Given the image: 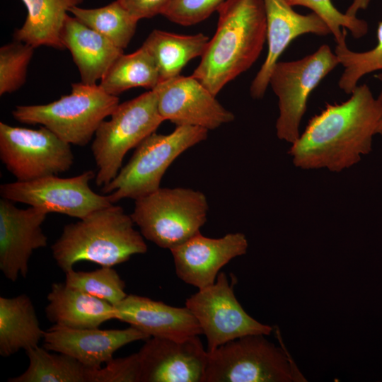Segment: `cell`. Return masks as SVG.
Instances as JSON below:
<instances>
[{"mask_svg": "<svg viewBox=\"0 0 382 382\" xmlns=\"http://www.w3.org/2000/svg\"><path fill=\"white\" fill-rule=\"evenodd\" d=\"M350 94L345 102L327 104L291 144L289 154L296 167L340 172L371 151L382 105L366 84L357 85Z\"/></svg>", "mask_w": 382, "mask_h": 382, "instance_id": "6da1fadb", "label": "cell"}, {"mask_svg": "<svg viewBox=\"0 0 382 382\" xmlns=\"http://www.w3.org/2000/svg\"><path fill=\"white\" fill-rule=\"evenodd\" d=\"M216 11L215 34L192 74L215 96L257 60L267 27L263 0H225Z\"/></svg>", "mask_w": 382, "mask_h": 382, "instance_id": "7a4b0ae2", "label": "cell"}, {"mask_svg": "<svg viewBox=\"0 0 382 382\" xmlns=\"http://www.w3.org/2000/svg\"><path fill=\"white\" fill-rule=\"evenodd\" d=\"M123 208L112 204L64 226L51 246L52 257L64 272L81 261L112 267L147 251L141 233Z\"/></svg>", "mask_w": 382, "mask_h": 382, "instance_id": "3957f363", "label": "cell"}, {"mask_svg": "<svg viewBox=\"0 0 382 382\" xmlns=\"http://www.w3.org/2000/svg\"><path fill=\"white\" fill-rule=\"evenodd\" d=\"M118 105V97L99 84L80 81L71 83L69 94L47 104L18 105L12 115L21 123L42 125L71 145L84 146Z\"/></svg>", "mask_w": 382, "mask_h": 382, "instance_id": "277c9868", "label": "cell"}, {"mask_svg": "<svg viewBox=\"0 0 382 382\" xmlns=\"http://www.w3.org/2000/svg\"><path fill=\"white\" fill-rule=\"evenodd\" d=\"M208 209L206 196L199 190L160 187L135 199L130 216L144 238L170 250L200 233Z\"/></svg>", "mask_w": 382, "mask_h": 382, "instance_id": "5b68a950", "label": "cell"}, {"mask_svg": "<svg viewBox=\"0 0 382 382\" xmlns=\"http://www.w3.org/2000/svg\"><path fill=\"white\" fill-rule=\"evenodd\" d=\"M208 131L198 127L176 126L168 134L152 133L136 147L129 162L102 187V192L115 204L125 198L135 200L156 191L171 163L186 150L205 140Z\"/></svg>", "mask_w": 382, "mask_h": 382, "instance_id": "8992f818", "label": "cell"}, {"mask_svg": "<svg viewBox=\"0 0 382 382\" xmlns=\"http://www.w3.org/2000/svg\"><path fill=\"white\" fill-rule=\"evenodd\" d=\"M304 381L283 346L277 347L265 335L241 337L208 352L204 382Z\"/></svg>", "mask_w": 382, "mask_h": 382, "instance_id": "52a82bcc", "label": "cell"}, {"mask_svg": "<svg viewBox=\"0 0 382 382\" xmlns=\"http://www.w3.org/2000/svg\"><path fill=\"white\" fill-rule=\"evenodd\" d=\"M163 122L154 90L119 103L110 119L98 127L91 145L98 168L96 185L110 183L121 169L126 154L155 132Z\"/></svg>", "mask_w": 382, "mask_h": 382, "instance_id": "ba28073f", "label": "cell"}, {"mask_svg": "<svg viewBox=\"0 0 382 382\" xmlns=\"http://www.w3.org/2000/svg\"><path fill=\"white\" fill-rule=\"evenodd\" d=\"M338 64L328 45L300 59L276 64L269 85L278 98L279 114L275 127L279 139L290 144L297 140L309 95Z\"/></svg>", "mask_w": 382, "mask_h": 382, "instance_id": "9c48e42d", "label": "cell"}, {"mask_svg": "<svg viewBox=\"0 0 382 382\" xmlns=\"http://www.w3.org/2000/svg\"><path fill=\"white\" fill-rule=\"evenodd\" d=\"M0 158L16 181L27 182L69 170L71 144L48 128L13 127L0 122Z\"/></svg>", "mask_w": 382, "mask_h": 382, "instance_id": "30bf717a", "label": "cell"}, {"mask_svg": "<svg viewBox=\"0 0 382 382\" xmlns=\"http://www.w3.org/2000/svg\"><path fill=\"white\" fill-rule=\"evenodd\" d=\"M185 306L197 320L210 352L231 340L250 335H269L273 330L247 313L237 300L224 272L214 284L191 295Z\"/></svg>", "mask_w": 382, "mask_h": 382, "instance_id": "8fae6325", "label": "cell"}, {"mask_svg": "<svg viewBox=\"0 0 382 382\" xmlns=\"http://www.w3.org/2000/svg\"><path fill=\"white\" fill-rule=\"evenodd\" d=\"M87 170L71 178L57 175L27 182L15 181L0 186V195L13 202H21L81 219L91 213L112 205L107 195L96 193L90 187L95 178Z\"/></svg>", "mask_w": 382, "mask_h": 382, "instance_id": "7c38bea8", "label": "cell"}, {"mask_svg": "<svg viewBox=\"0 0 382 382\" xmlns=\"http://www.w3.org/2000/svg\"><path fill=\"white\" fill-rule=\"evenodd\" d=\"M153 90L161 117L176 126L212 130L235 119V115L192 75H178L163 81Z\"/></svg>", "mask_w": 382, "mask_h": 382, "instance_id": "4fadbf2b", "label": "cell"}, {"mask_svg": "<svg viewBox=\"0 0 382 382\" xmlns=\"http://www.w3.org/2000/svg\"><path fill=\"white\" fill-rule=\"evenodd\" d=\"M139 382H204L208 352L199 335L150 337L137 352Z\"/></svg>", "mask_w": 382, "mask_h": 382, "instance_id": "5bb4252c", "label": "cell"}, {"mask_svg": "<svg viewBox=\"0 0 382 382\" xmlns=\"http://www.w3.org/2000/svg\"><path fill=\"white\" fill-rule=\"evenodd\" d=\"M48 214L39 207L19 209L11 201L0 199V270L7 279L26 278L33 251L47 246L41 226Z\"/></svg>", "mask_w": 382, "mask_h": 382, "instance_id": "9a60e30c", "label": "cell"}, {"mask_svg": "<svg viewBox=\"0 0 382 382\" xmlns=\"http://www.w3.org/2000/svg\"><path fill=\"white\" fill-rule=\"evenodd\" d=\"M248 248L240 232L212 238L201 233L170 250L179 279L198 289L216 282L221 269L232 259L243 255Z\"/></svg>", "mask_w": 382, "mask_h": 382, "instance_id": "2e32d148", "label": "cell"}, {"mask_svg": "<svg viewBox=\"0 0 382 382\" xmlns=\"http://www.w3.org/2000/svg\"><path fill=\"white\" fill-rule=\"evenodd\" d=\"M263 2L267 53L250 85V93L255 99H261L264 96L274 67L293 40L306 33L320 36L331 34L325 21L313 12L300 14L286 0H263Z\"/></svg>", "mask_w": 382, "mask_h": 382, "instance_id": "e0dca14e", "label": "cell"}, {"mask_svg": "<svg viewBox=\"0 0 382 382\" xmlns=\"http://www.w3.org/2000/svg\"><path fill=\"white\" fill-rule=\"evenodd\" d=\"M150 338L129 326L125 329L99 328L74 329L54 325L45 331L44 347L72 357L84 365L98 369L112 361L120 348L138 340Z\"/></svg>", "mask_w": 382, "mask_h": 382, "instance_id": "ac0fdd59", "label": "cell"}, {"mask_svg": "<svg viewBox=\"0 0 382 382\" xmlns=\"http://www.w3.org/2000/svg\"><path fill=\"white\" fill-rule=\"evenodd\" d=\"M115 319L126 323L149 337L181 340L202 334L192 312L147 297L127 294L114 306Z\"/></svg>", "mask_w": 382, "mask_h": 382, "instance_id": "d6986e66", "label": "cell"}, {"mask_svg": "<svg viewBox=\"0 0 382 382\" xmlns=\"http://www.w3.org/2000/svg\"><path fill=\"white\" fill-rule=\"evenodd\" d=\"M61 39L72 56L81 76V81L96 84L100 81L114 62L124 53L104 36L67 15Z\"/></svg>", "mask_w": 382, "mask_h": 382, "instance_id": "ffe728a7", "label": "cell"}, {"mask_svg": "<svg viewBox=\"0 0 382 382\" xmlns=\"http://www.w3.org/2000/svg\"><path fill=\"white\" fill-rule=\"evenodd\" d=\"M47 299L46 317L54 325L74 329L96 328L115 319L113 305L65 283H53Z\"/></svg>", "mask_w": 382, "mask_h": 382, "instance_id": "44dd1931", "label": "cell"}, {"mask_svg": "<svg viewBox=\"0 0 382 382\" xmlns=\"http://www.w3.org/2000/svg\"><path fill=\"white\" fill-rule=\"evenodd\" d=\"M29 359L27 369L8 382H108L107 369L88 367L75 358L52 354L44 347L25 351Z\"/></svg>", "mask_w": 382, "mask_h": 382, "instance_id": "7402d4cb", "label": "cell"}, {"mask_svg": "<svg viewBox=\"0 0 382 382\" xmlns=\"http://www.w3.org/2000/svg\"><path fill=\"white\" fill-rule=\"evenodd\" d=\"M45 331L31 299L25 294L12 298L0 297V355L15 353L38 346Z\"/></svg>", "mask_w": 382, "mask_h": 382, "instance_id": "603a6c76", "label": "cell"}, {"mask_svg": "<svg viewBox=\"0 0 382 382\" xmlns=\"http://www.w3.org/2000/svg\"><path fill=\"white\" fill-rule=\"evenodd\" d=\"M27 9L23 25L15 30L13 39L36 48L65 49L61 32L70 8L83 0H22Z\"/></svg>", "mask_w": 382, "mask_h": 382, "instance_id": "cb8c5ba5", "label": "cell"}, {"mask_svg": "<svg viewBox=\"0 0 382 382\" xmlns=\"http://www.w3.org/2000/svg\"><path fill=\"white\" fill-rule=\"evenodd\" d=\"M209 41L203 33L179 35L154 30L142 45L154 58L161 82L180 75L190 61L202 57Z\"/></svg>", "mask_w": 382, "mask_h": 382, "instance_id": "d4e9b609", "label": "cell"}, {"mask_svg": "<svg viewBox=\"0 0 382 382\" xmlns=\"http://www.w3.org/2000/svg\"><path fill=\"white\" fill-rule=\"evenodd\" d=\"M161 82L156 62L143 45L135 52L122 54L99 83L107 93L117 96L132 88L154 89Z\"/></svg>", "mask_w": 382, "mask_h": 382, "instance_id": "484cf974", "label": "cell"}, {"mask_svg": "<svg viewBox=\"0 0 382 382\" xmlns=\"http://www.w3.org/2000/svg\"><path fill=\"white\" fill-rule=\"evenodd\" d=\"M69 12L123 50L134 35L139 22L117 0L98 8L74 6Z\"/></svg>", "mask_w": 382, "mask_h": 382, "instance_id": "4316f807", "label": "cell"}, {"mask_svg": "<svg viewBox=\"0 0 382 382\" xmlns=\"http://www.w3.org/2000/svg\"><path fill=\"white\" fill-rule=\"evenodd\" d=\"M377 44L366 52H354L347 47L346 40L337 43L335 50L340 64L344 67L339 79L340 89L350 94L366 74L382 71V21L376 30Z\"/></svg>", "mask_w": 382, "mask_h": 382, "instance_id": "83f0119b", "label": "cell"}, {"mask_svg": "<svg viewBox=\"0 0 382 382\" xmlns=\"http://www.w3.org/2000/svg\"><path fill=\"white\" fill-rule=\"evenodd\" d=\"M65 273L64 283L68 286L77 289L115 306L123 300L125 282L112 267L101 266L93 271H75Z\"/></svg>", "mask_w": 382, "mask_h": 382, "instance_id": "f1b7e54d", "label": "cell"}, {"mask_svg": "<svg viewBox=\"0 0 382 382\" xmlns=\"http://www.w3.org/2000/svg\"><path fill=\"white\" fill-rule=\"evenodd\" d=\"M33 46L15 40L0 48V95L11 93L25 83Z\"/></svg>", "mask_w": 382, "mask_h": 382, "instance_id": "f546056e", "label": "cell"}, {"mask_svg": "<svg viewBox=\"0 0 382 382\" xmlns=\"http://www.w3.org/2000/svg\"><path fill=\"white\" fill-rule=\"evenodd\" d=\"M291 6H305L319 16L328 26L336 43L346 40L348 30L354 38L364 36L369 30L368 23L357 16L339 11L331 0H286Z\"/></svg>", "mask_w": 382, "mask_h": 382, "instance_id": "4dcf8cb0", "label": "cell"}, {"mask_svg": "<svg viewBox=\"0 0 382 382\" xmlns=\"http://www.w3.org/2000/svg\"><path fill=\"white\" fill-rule=\"evenodd\" d=\"M224 1L172 0L163 16L170 21L181 25H192L216 11Z\"/></svg>", "mask_w": 382, "mask_h": 382, "instance_id": "1f68e13d", "label": "cell"}, {"mask_svg": "<svg viewBox=\"0 0 382 382\" xmlns=\"http://www.w3.org/2000/svg\"><path fill=\"white\" fill-rule=\"evenodd\" d=\"M137 20L163 15L172 0H117Z\"/></svg>", "mask_w": 382, "mask_h": 382, "instance_id": "d6a6232c", "label": "cell"}, {"mask_svg": "<svg viewBox=\"0 0 382 382\" xmlns=\"http://www.w3.org/2000/svg\"><path fill=\"white\" fill-rule=\"evenodd\" d=\"M371 1V0H353L345 13L349 16H356L359 11L366 9L369 6Z\"/></svg>", "mask_w": 382, "mask_h": 382, "instance_id": "836d02e7", "label": "cell"}, {"mask_svg": "<svg viewBox=\"0 0 382 382\" xmlns=\"http://www.w3.org/2000/svg\"><path fill=\"white\" fill-rule=\"evenodd\" d=\"M375 77L378 80H379L381 81V84H382V73L376 74L375 76ZM377 98H378V100H379V102L381 103V104L382 105V88H381V93H380V94H379V96H378V97ZM376 133L382 135V117H381V120L379 122Z\"/></svg>", "mask_w": 382, "mask_h": 382, "instance_id": "e575fe53", "label": "cell"}]
</instances>
